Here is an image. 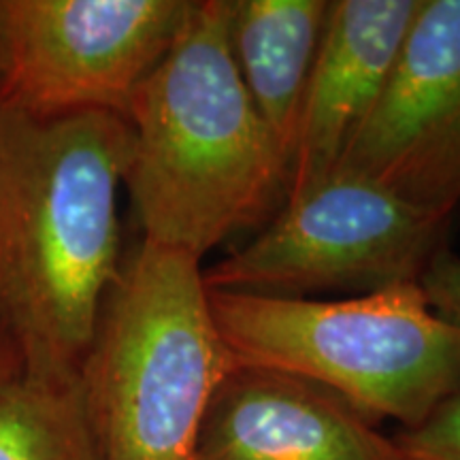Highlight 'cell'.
Wrapping results in <instances>:
<instances>
[{
    "mask_svg": "<svg viewBox=\"0 0 460 460\" xmlns=\"http://www.w3.org/2000/svg\"><path fill=\"white\" fill-rule=\"evenodd\" d=\"M194 460L413 458L331 390L234 362L205 413Z\"/></svg>",
    "mask_w": 460,
    "mask_h": 460,
    "instance_id": "ba28073f",
    "label": "cell"
},
{
    "mask_svg": "<svg viewBox=\"0 0 460 460\" xmlns=\"http://www.w3.org/2000/svg\"><path fill=\"white\" fill-rule=\"evenodd\" d=\"M230 0L192 15L130 102L128 186L143 239L203 258L286 200L288 160L230 49Z\"/></svg>",
    "mask_w": 460,
    "mask_h": 460,
    "instance_id": "7a4b0ae2",
    "label": "cell"
},
{
    "mask_svg": "<svg viewBox=\"0 0 460 460\" xmlns=\"http://www.w3.org/2000/svg\"><path fill=\"white\" fill-rule=\"evenodd\" d=\"M396 441L413 460H460V394L416 429L399 430Z\"/></svg>",
    "mask_w": 460,
    "mask_h": 460,
    "instance_id": "7c38bea8",
    "label": "cell"
},
{
    "mask_svg": "<svg viewBox=\"0 0 460 460\" xmlns=\"http://www.w3.org/2000/svg\"><path fill=\"white\" fill-rule=\"evenodd\" d=\"M329 11L326 0H230L234 65L288 166Z\"/></svg>",
    "mask_w": 460,
    "mask_h": 460,
    "instance_id": "30bf717a",
    "label": "cell"
},
{
    "mask_svg": "<svg viewBox=\"0 0 460 460\" xmlns=\"http://www.w3.org/2000/svg\"><path fill=\"white\" fill-rule=\"evenodd\" d=\"M0 371H4V369H0Z\"/></svg>",
    "mask_w": 460,
    "mask_h": 460,
    "instance_id": "5bb4252c",
    "label": "cell"
},
{
    "mask_svg": "<svg viewBox=\"0 0 460 460\" xmlns=\"http://www.w3.org/2000/svg\"><path fill=\"white\" fill-rule=\"evenodd\" d=\"M427 301L441 318L460 324V256L450 247L437 254L420 278Z\"/></svg>",
    "mask_w": 460,
    "mask_h": 460,
    "instance_id": "4fadbf2b",
    "label": "cell"
},
{
    "mask_svg": "<svg viewBox=\"0 0 460 460\" xmlns=\"http://www.w3.org/2000/svg\"><path fill=\"white\" fill-rule=\"evenodd\" d=\"M335 171L424 209L460 207V0H422L376 107Z\"/></svg>",
    "mask_w": 460,
    "mask_h": 460,
    "instance_id": "52a82bcc",
    "label": "cell"
},
{
    "mask_svg": "<svg viewBox=\"0 0 460 460\" xmlns=\"http://www.w3.org/2000/svg\"><path fill=\"white\" fill-rule=\"evenodd\" d=\"M207 295L234 362L318 384L373 422L416 429L460 394V324L430 307L420 281L345 301Z\"/></svg>",
    "mask_w": 460,
    "mask_h": 460,
    "instance_id": "277c9868",
    "label": "cell"
},
{
    "mask_svg": "<svg viewBox=\"0 0 460 460\" xmlns=\"http://www.w3.org/2000/svg\"><path fill=\"white\" fill-rule=\"evenodd\" d=\"M194 7L197 0H0V102L34 118H126Z\"/></svg>",
    "mask_w": 460,
    "mask_h": 460,
    "instance_id": "8992f818",
    "label": "cell"
},
{
    "mask_svg": "<svg viewBox=\"0 0 460 460\" xmlns=\"http://www.w3.org/2000/svg\"><path fill=\"white\" fill-rule=\"evenodd\" d=\"M0 105H3V102H0Z\"/></svg>",
    "mask_w": 460,
    "mask_h": 460,
    "instance_id": "9a60e30c",
    "label": "cell"
},
{
    "mask_svg": "<svg viewBox=\"0 0 460 460\" xmlns=\"http://www.w3.org/2000/svg\"><path fill=\"white\" fill-rule=\"evenodd\" d=\"M130 147L122 115L0 105V369L79 377L122 271L118 188Z\"/></svg>",
    "mask_w": 460,
    "mask_h": 460,
    "instance_id": "6da1fadb",
    "label": "cell"
},
{
    "mask_svg": "<svg viewBox=\"0 0 460 460\" xmlns=\"http://www.w3.org/2000/svg\"><path fill=\"white\" fill-rule=\"evenodd\" d=\"M234 367L199 258L143 239L102 305L79 379L102 460H194Z\"/></svg>",
    "mask_w": 460,
    "mask_h": 460,
    "instance_id": "3957f363",
    "label": "cell"
},
{
    "mask_svg": "<svg viewBox=\"0 0 460 460\" xmlns=\"http://www.w3.org/2000/svg\"><path fill=\"white\" fill-rule=\"evenodd\" d=\"M420 3H331L298 113L286 200L301 197L335 172L348 143L386 88Z\"/></svg>",
    "mask_w": 460,
    "mask_h": 460,
    "instance_id": "9c48e42d",
    "label": "cell"
},
{
    "mask_svg": "<svg viewBox=\"0 0 460 460\" xmlns=\"http://www.w3.org/2000/svg\"><path fill=\"white\" fill-rule=\"evenodd\" d=\"M0 460H102L82 379L0 371Z\"/></svg>",
    "mask_w": 460,
    "mask_h": 460,
    "instance_id": "8fae6325",
    "label": "cell"
},
{
    "mask_svg": "<svg viewBox=\"0 0 460 460\" xmlns=\"http://www.w3.org/2000/svg\"><path fill=\"white\" fill-rule=\"evenodd\" d=\"M452 217L335 171L286 200L250 243L203 271V279L207 290L286 298L413 284L447 247Z\"/></svg>",
    "mask_w": 460,
    "mask_h": 460,
    "instance_id": "5b68a950",
    "label": "cell"
}]
</instances>
